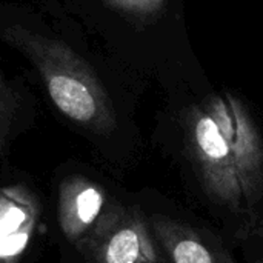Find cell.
<instances>
[{"label":"cell","mask_w":263,"mask_h":263,"mask_svg":"<svg viewBox=\"0 0 263 263\" xmlns=\"http://www.w3.org/2000/svg\"><path fill=\"white\" fill-rule=\"evenodd\" d=\"M77 248L88 263H165L149 219L137 206H108Z\"/></svg>","instance_id":"cell-3"},{"label":"cell","mask_w":263,"mask_h":263,"mask_svg":"<svg viewBox=\"0 0 263 263\" xmlns=\"http://www.w3.org/2000/svg\"><path fill=\"white\" fill-rule=\"evenodd\" d=\"M18 111V100L12 88L5 82L0 74V157L5 156L12 125Z\"/></svg>","instance_id":"cell-7"},{"label":"cell","mask_w":263,"mask_h":263,"mask_svg":"<svg viewBox=\"0 0 263 263\" xmlns=\"http://www.w3.org/2000/svg\"><path fill=\"white\" fill-rule=\"evenodd\" d=\"M254 263H263V260H256V262Z\"/></svg>","instance_id":"cell-9"},{"label":"cell","mask_w":263,"mask_h":263,"mask_svg":"<svg viewBox=\"0 0 263 263\" xmlns=\"http://www.w3.org/2000/svg\"><path fill=\"white\" fill-rule=\"evenodd\" d=\"M6 39L32 60L52 103L65 117L97 133L114 129V108L103 85L68 45L20 26L9 28Z\"/></svg>","instance_id":"cell-2"},{"label":"cell","mask_w":263,"mask_h":263,"mask_svg":"<svg viewBox=\"0 0 263 263\" xmlns=\"http://www.w3.org/2000/svg\"><path fill=\"white\" fill-rule=\"evenodd\" d=\"M165 263H234L228 251L170 216H148Z\"/></svg>","instance_id":"cell-6"},{"label":"cell","mask_w":263,"mask_h":263,"mask_svg":"<svg viewBox=\"0 0 263 263\" xmlns=\"http://www.w3.org/2000/svg\"><path fill=\"white\" fill-rule=\"evenodd\" d=\"M185 149L206 200L253 233L263 214V137L243 102L210 96L183 117Z\"/></svg>","instance_id":"cell-1"},{"label":"cell","mask_w":263,"mask_h":263,"mask_svg":"<svg viewBox=\"0 0 263 263\" xmlns=\"http://www.w3.org/2000/svg\"><path fill=\"white\" fill-rule=\"evenodd\" d=\"M106 210L103 188L82 176L65 179L59 188L57 217L68 242L79 247Z\"/></svg>","instance_id":"cell-5"},{"label":"cell","mask_w":263,"mask_h":263,"mask_svg":"<svg viewBox=\"0 0 263 263\" xmlns=\"http://www.w3.org/2000/svg\"><path fill=\"white\" fill-rule=\"evenodd\" d=\"M112 6L134 14V15H153L157 14L166 0H108Z\"/></svg>","instance_id":"cell-8"},{"label":"cell","mask_w":263,"mask_h":263,"mask_svg":"<svg viewBox=\"0 0 263 263\" xmlns=\"http://www.w3.org/2000/svg\"><path fill=\"white\" fill-rule=\"evenodd\" d=\"M40 216L37 196L22 183L0 188V263L22 260Z\"/></svg>","instance_id":"cell-4"}]
</instances>
